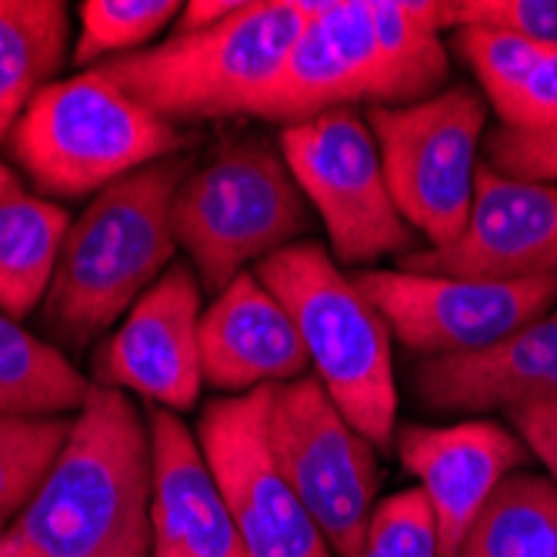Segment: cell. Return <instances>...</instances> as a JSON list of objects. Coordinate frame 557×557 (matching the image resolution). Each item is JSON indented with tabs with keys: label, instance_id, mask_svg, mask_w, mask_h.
<instances>
[{
	"label": "cell",
	"instance_id": "cell-1",
	"mask_svg": "<svg viewBox=\"0 0 557 557\" xmlns=\"http://www.w3.org/2000/svg\"><path fill=\"white\" fill-rule=\"evenodd\" d=\"M250 117L284 127L344 108H408L447 84L441 4L424 0H318Z\"/></svg>",
	"mask_w": 557,
	"mask_h": 557
},
{
	"label": "cell",
	"instance_id": "cell-2",
	"mask_svg": "<svg viewBox=\"0 0 557 557\" xmlns=\"http://www.w3.org/2000/svg\"><path fill=\"white\" fill-rule=\"evenodd\" d=\"M147 418L124 391L94 384L84 408L17 521L0 557H150Z\"/></svg>",
	"mask_w": 557,
	"mask_h": 557
},
{
	"label": "cell",
	"instance_id": "cell-3",
	"mask_svg": "<svg viewBox=\"0 0 557 557\" xmlns=\"http://www.w3.org/2000/svg\"><path fill=\"white\" fill-rule=\"evenodd\" d=\"M194 161L168 158L100 190L71 224L44 297V324L64 347L84 350L158 284L174 258V197Z\"/></svg>",
	"mask_w": 557,
	"mask_h": 557
},
{
	"label": "cell",
	"instance_id": "cell-4",
	"mask_svg": "<svg viewBox=\"0 0 557 557\" xmlns=\"http://www.w3.org/2000/svg\"><path fill=\"white\" fill-rule=\"evenodd\" d=\"M304 21L308 14L300 0L240 4L218 27L174 34L158 47L111 58L94 71L181 131L205 121L250 117L294 50Z\"/></svg>",
	"mask_w": 557,
	"mask_h": 557
},
{
	"label": "cell",
	"instance_id": "cell-5",
	"mask_svg": "<svg viewBox=\"0 0 557 557\" xmlns=\"http://www.w3.org/2000/svg\"><path fill=\"white\" fill-rule=\"evenodd\" d=\"M258 281L284 304L337 411L377 450L394 447L397 387L391 327L344 277L321 244H290L258 264Z\"/></svg>",
	"mask_w": 557,
	"mask_h": 557
},
{
	"label": "cell",
	"instance_id": "cell-6",
	"mask_svg": "<svg viewBox=\"0 0 557 557\" xmlns=\"http://www.w3.org/2000/svg\"><path fill=\"white\" fill-rule=\"evenodd\" d=\"M197 134L181 131L104 74L87 71L47 84L8 137L11 161L54 197H87L114 181L177 158Z\"/></svg>",
	"mask_w": 557,
	"mask_h": 557
},
{
	"label": "cell",
	"instance_id": "cell-7",
	"mask_svg": "<svg viewBox=\"0 0 557 557\" xmlns=\"http://www.w3.org/2000/svg\"><path fill=\"white\" fill-rule=\"evenodd\" d=\"M304 227V190L284 154L258 137L224 140L174 197V237L214 294L244 274V264L290 247Z\"/></svg>",
	"mask_w": 557,
	"mask_h": 557
},
{
	"label": "cell",
	"instance_id": "cell-8",
	"mask_svg": "<svg viewBox=\"0 0 557 557\" xmlns=\"http://www.w3.org/2000/svg\"><path fill=\"white\" fill-rule=\"evenodd\" d=\"M394 208L431 247L468 224L478 184V147L487 108L474 87L454 84L408 108H368Z\"/></svg>",
	"mask_w": 557,
	"mask_h": 557
},
{
	"label": "cell",
	"instance_id": "cell-9",
	"mask_svg": "<svg viewBox=\"0 0 557 557\" xmlns=\"http://www.w3.org/2000/svg\"><path fill=\"white\" fill-rule=\"evenodd\" d=\"M271 444L287 484L331 550L358 557L377 508L374 444L337 411L318 377L274 384Z\"/></svg>",
	"mask_w": 557,
	"mask_h": 557
},
{
	"label": "cell",
	"instance_id": "cell-10",
	"mask_svg": "<svg viewBox=\"0 0 557 557\" xmlns=\"http://www.w3.org/2000/svg\"><path fill=\"white\" fill-rule=\"evenodd\" d=\"M281 154L297 187L321 211L344 264H368L384 255L404 258L414 250V231L394 208L377 140L358 108L284 127Z\"/></svg>",
	"mask_w": 557,
	"mask_h": 557
},
{
	"label": "cell",
	"instance_id": "cell-11",
	"mask_svg": "<svg viewBox=\"0 0 557 557\" xmlns=\"http://www.w3.org/2000/svg\"><path fill=\"white\" fill-rule=\"evenodd\" d=\"M271 387L211 400L197 444L237 524L244 557H331V544L287 484L271 444Z\"/></svg>",
	"mask_w": 557,
	"mask_h": 557
},
{
	"label": "cell",
	"instance_id": "cell-12",
	"mask_svg": "<svg viewBox=\"0 0 557 557\" xmlns=\"http://www.w3.org/2000/svg\"><path fill=\"white\" fill-rule=\"evenodd\" d=\"M354 284L381 311L391 334L428 358L487 350L557 304V277L474 281L397 268L361 271Z\"/></svg>",
	"mask_w": 557,
	"mask_h": 557
},
{
	"label": "cell",
	"instance_id": "cell-13",
	"mask_svg": "<svg viewBox=\"0 0 557 557\" xmlns=\"http://www.w3.org/2000/svg\"><path fill=\"white\" fill-rule=\"evenodd\" d=\"M400 271L474 281L557 277V184L481 164L465 231L444 247L404 255Z\"/></svg>",
	"mask_w": 557,
	"mask_h": 557
},
{
	"label": "cell",
	"instance_id": "cell-14",
	"mask_svg": "<svg viewBox=\"0 0 557 557\" xmlns=\"http://www.w3.org/2000/svg\"><path fill=\"white\" fill-rule=\"evenodd\" d=\"M200 284L174 264L150 284L127 321L94 350L90 374L100 387L134 391L168 411H190L200 394Z\"/></svg>",
	"mask_w": 557,
	"mask_h": 557
},
{
	"label": "cell",
	"instance_id": "cell-15",
	"mask_svg": "<svg viewBox=\"0 0 557 557\" xmlns=\"http://www.w3.org/2000/svg\"><path fill=\"white\" fill-rule=\"evenodd\" d=\"M397 454L434 511L441 557H458L461 544L504 478L521 471L528 447L494 421H461L450 428L400 424Z\"/></svg>",
	"mask_w": 557,
	"mask_h": 557
},
{
	"label": "cell",
	"instance_id": "cell-16",
	"mask_svg": "<svg viewBox=\"0 0 557 557\" xmlns=\"http://www.w3.org/2000/svg\"><path fill=\"white\" fill-rule=\"evenodd\" d=\"M144 411L154 465L150 557H244L237 524L197 437L168 408L147 404Z\"/></svg>",
	"mask_w": 557,
	"mask_h": 557
},
{
	"label": "cell",
	"instance_id": "cell-17",
	"mask_svg": "<svg viewBox=\"0 0 557 557\" xmlns=\"http://www.w3.org/2000/svg\"><path fill=\"white\" fill-rule=\"evenodd\" d=\"M197 344L200 377L231 397L304 377V368L311 364L284 304L258 281V274L247 271L237 274L200 314Z\"/></svg>",
	"mask_w": 557,
	"mask_h": 557
},
{
	"label": "cell",
	"instance_id": "cell-18",
	"mask_svg": "<svg viewBox=\"0 0 557 557\" xmlns=\"http://www.w3.org/2000/svg\"><path fill=\"white\" fill-rule=\"evenodd\" d=\"M414 391L431 411H511L528 400H557V311L487 350L424 358Z\"/></svg>",
	"mask_w": 557,
	"mask_h": 557
},
{
	"label": "cell",
	"instance_id": "cell-19",
	"mask_svg": "<svg viewBox=\"0 0 557 557\" xmlns=\"http://www.w3.org/2000/svg\"><path fill=\"white\" fill-rule=\"evenodd\" d=\"M454 47L471 64L500 127H557V47L491 27L454 30Z\"/></svg>",
	"mask_w": 557,
	"mask_h": 557
},
{
	"label": "cell",
	"instance_id": "cell-20",
	"mask_svg": "<svg viewBox=\"0 0 557 557\" xmlns=\"http://www.w3.org/2000/svg\"><path fill=\"white\" fill-rule=\"evenodd\" d=\"M71 218L54 200H44L11 177L0 194V311L21 321L47 297Z\"/></svg>",
	"mask_w": 557,
	"mask_h": 557
},
{
	"label": "cell",
	"instance_id": "cell-21",
	"mask_svg": "<svg viewBox=\"0 0 557 557\" xmlns=\"http://www.w3.org/2000/svg\"><path fill=\"white\" fill-rule=\"evenodd\" d=\"M67 50L61 0H0V144L50 84Z\"/></svg>",
	"mask_w": 557,
	"mask_h": 557
},
{
	"label": "cell",
	"instance_id": "cell-22",
	"mask_svg": "<svg viewBox=\"0 0 557 557\" xmlns=\"http://www.w3.org/2000/svg\"><path fill=\"white\" fill-rule=\"evenodd\" d=\"M90 387L58 347L0 311V414L47 421L81 411Z\"/></svg>",
	"mask_w": 557,
	"mask_h": 557
},
{
	"label": "cell",
	"instance_id": "cell-23",
	"mask_svg": "<svg viewBox=\"0 0 557 557\" xmlns=\"http://www.w3.org/2000/svg\"><path fill=\"white\" fill-rule=\"evenodd\" d=\"M557 544V484L515 471L471 524L458 557H547Z\"/></svg>",
	"mask_w": 557,
	"mask_h": 557
},
{
	"label": "cell",
	"instance_id": "cell-24",
	"mask_svg": "<svg viewBox=\"0 0 557 557\" xmlns=\"http://www.w3.org/2000/svg\"><path fill=\"white\" fill-rule=\"evenodd\" d=\"M74 421L64 418H11L0 414V534L40 491L44 478L54 468L61 447L67 444Z\"/></svg>",
	"mask_w": 557,
	"mask_h": 557
},
{
	"label": "cell",
	"instance_id": "cell-25",
	"mask_svg": "<svg viewBox=\"0 0 557 557\" xmlns=\"http://www.w3.org/2000/svg\"><path fill=\"white\" fill-rule=\"evenodd\" d=\"M181 11L177 0H84L74 61L97 64L134 54V47L154 40Z\"/></svg>",
	"mask_w": 557,
	"mask_h": 557
},
{
	"label": "cell",
	"instance_id": "cell-26",
	"mask_svg": "<svg viewBox=\"0 0 557 557\" xmlns=\"http://www.w3.org/2000/svg\"><path fill=\"white\" fill-rule=\"evenodd\" d=\"M358 557H441L434 511L421 487L381 500Z\"/></svg>",
	"mask_w": 557,
	"mask_h": 557
},
{
	"label": "cell",
	"instance_id": "cell-27",
	"mask_svg": "<svg viewBox=\"0 0 557 557\" xmlns=\"http://www.w3.org/2000/svg\"><path fill=\"white\" fill-rule=\"evenodd\" d=\"M441 27H491L557 47V0H447Z\"/></svg>",
	"mask_w": 557,
	"mask_h": 557
},
{
	"label": "cell",
	"instance_id": "cell-28",
	"mask_svg": "<svg viewBox=\"0 0 557 557\" xmlns=\"http://www.w3.org/2000/svg\"><path fill=\"white\" fill-rule=\"evenodd\" d=\"M487 168L518 181L557 184V127L547 131H508L497 127L487 144Z\"/></svg>",
	"mask_w": 557,
	"mask_h": 557
},
{
	"label": "cell",
	"instance_id": "cell-29",
	"mask_svg": "<svg viewBox=\"0 0 557 557\" xmlns=\"http://www.w3.org/2000/svg\"><path fill=\"white\" fill-rule=\"evenodd\" d=\"M518 437L541 465H547L557 484V400H528L508 411Z\"/></svg>",
	"mask_w": 557,
	"mask_h": 557
},
{
	"label": "cell",
	"instance_id": "cell-30",
	"mask_svg": "<svg viewBox=\"0 0 557 557\" xmlns=\"http://www.w3.org/2000/svg\"><path fill=\"white\" fill-rule=\"evenodd\" d=\"M237 11H240V0H190L181 11V24L174 34H197V30L218 27Z\"/></svg>",
	"mask_w": 557,
	"mask_h": 557
},
{
	"label": "cell",
	"instance_id": "cell-31",
	"mask_svg": "<svg viewBox=\"0 0 557 557\" xmlns=\"http://www.w3.org/2000/svg\"><path fill=\"white\" fill-rule=\"evenodd\" d=\"M11 177H14V171H11V168H4V164H0V194H4V187L11 184Z\"/></svg>",
	"mask_w": 557,
	"mask_h": 557
},
{
	"label": "cell",
	"instance_id": "cell-32",
	"mask_svg": "<svg viewBox=\"0 0 557 557\" xmlns=\"http://www.w3.org/2000/svg\"><path fill=\"white\" fill-rule=\"evenodd\" d=\"M547 557H557V544H554V550H550V554H547Z\"/></svg>",
	"mask_w": 557,
	"mask_h": 557
}]
</instances>
